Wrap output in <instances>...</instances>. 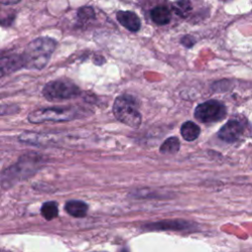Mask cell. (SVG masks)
I'll return each instance as SVG.
<instances>
[{
  "label": "cell",
  "mask_w": 252,
  "mask_h": 252,
  "mask_svg": "<svg viewBox=\"0 0 252 252\" xmlns=\"http://www.w3.org/2000/svg\"><path fill=\"white\" fill-rule=\"evenodd\" d=\"M173 10L176 15L181 18H186L192 10V6L189 0H178L172 4Z\"/></svg>",
  "instance_id": "cell-16"
},
{
  "label": "cell",
  "mask_w": 252,
  "mask_h": 252,
  "mask_svg": "<svg viewBox=\"0 0 252 252\" xmlns=\"http://www.w3.org/2000/svg\"><path fill=\"white\" fill-rule=\"evenodd\" d=\"M21 67H24V60L22 55L13 54L9 56H3L1 59V75L4 76L6 73L14 72Z\"/></svg>",
  "instance_id": "cell-10"
},
{
  "label": "cell",
  "mask_w": 252,
  "mask_h": 252,
  "mask_svg": "<svg viewBox=\"0 0 252 252\" xmlns=\"http://www.w3.org/2000/svg\"><path fill=\"white\" fill-rule=\"evenodd\" d=\"M113 114L117 120L131 128H138L142 116L138 110L135 99L127 94L118 96L113 103Z\"/></svg>",
  "instance_id": "cell-4"
},
{
  "label": "cell",
  "mask_w": 252,
  "mask_h": 252,
  "mask_svg": "<svg viewBox=\"0 0 252 252\" xmlns=\"http://www.w3.org/2000/svg\"><path fill=\"white\" fill-rule=\"evenodd\" d=\"M151 19L155 24L163 26L170 22L171 14L166 6L159 5L151 10Z\"/></svg>",
  "instance_id": "cell-11"
},
{
  "label": "cell",
  "mask_w": 252,
  "mask_h": 252,
  "mask_svg": "<svg viewBox=\"0 0 252 252\" xmlns=\"http://www.w3.org/2000/svg\"><path fill=\"white\" fill-rule=\"evenodd\" d=\"M181 43L186 46V47H192L195 43V38L192 37L191 35H184L182 38H181Z\"/></svg>",
  "instance_id": "cell-18"
},
{
  "label": "cell",
  "mask_w": 252,
  "mask_h": 252,
  "mask_svg": "<svg viewBox=\"0 0 252 252\" xmlns=\"http://www.w3.org/2000/svg\"><path fill=\"white\" fill-rule=\"evenodd\" d=\"M180 149V142L176 137L167 138L160 146L159 152L164 155L176 154Z\"/></svg>",
  "instance_id": "cell-14"
},
{
  "label": "cell",
  "mask_w": 252,
  "mask_h": 252,
  "mask_svg": "<svg viewBox=\"0 0 252 252\" xmlns=\"http://www.w3.org/2000/svg\"><path fill=\"white\" fill-rule=\"evenodd\" d=\"M148 229H158V230H193L196 225L190 221L183 220H161L158 222H152L145 225Z\"/></svg>",
  "instance_id": "cell-8"
},
{
  "label": "cell",
  "mask_w": 252,
  "mask_h": 252,
  "mask_svg": "<svg viewBox=\"0 0 252 252\" xmlns=\"http://www.w3.org/2000/svg\"><path fill=\"white\" fill-rule=\"evenodd\" d=\"M78 18L82 22H87L94 19V11L92 7H82L78 11Z\"/></svg>",
  "instance_id": "cell-17"
},
{
  "label": "cell",
  "mask_w": 252,
  "mask_h": 252,
  "mask_svg": "<svg viewBox=\"0 0 252 252\" xmlns=\"http://www.w3.org/2000/svg\"><path fill=\"white\" fill-rule=\"evenodd\" d=\"M88 115V110L77 106L65 107H47L39 108L31 112L28 119L31 123H43V122H59L71 121L78 118H83Z\"/></svg>",
  "instance_id": "cell-3"
},
{
  "label": "cell",
  "mask_w": 252,
  "mask_h": 252,
  "mask_svg": "<svg viewBox=\"0 0 252 252\" xmlns=\"http://www.w3.org/2000/svg\"><path fill=\"white\" fill-rule=\"evenodd\" d=\"M3 5H14L19 3L21 0H0Z\"/></svg>",
  "instance_id": "cell-19"
},
{
  "label": "cell",
  "mask_w": 252,
  "mask_h": 252,
  "mask_svg": "<svg viewBox=\"0 0 252 252\" xmlns=\"http://www.w3.org/2000/svg\"><path fill=\"white\" fill-rule=\"evenodd\" d=\"M65 211L74 218H83L88 212V205L79 200H70L65 204Z\"/></svg>",
  "instance_id": "cell-12"
},
{
  "label": "cell",
  "mask_w": 252,
  "mask_h": 252,
  "mask_svg": "<svg viewBox=\"0 0 252 252\" xmlns=\"http://www.w3.org/2000/svg\"><path fill=\"white\" fill-rule=\"evenodd\" d=\"M80 88L69 80H54L47 83L42 89L43 96L48 100H63L78 96Z\"/></svg>",
  "instance_id": "cell-5"
},
{
  "label": "cell",
  "mask_w": 252,
  "mask_h": 252,
  "mask_svg": "<svg viewBox=\"0 0 252 252\" xmlns=\"http://www.w3.org/2000/svg\"><path fill=\"white\" fill-rule=\"evenodd\" d=\"M40 213H41V216L47 220H51L55 219L58 216V205H57V203L54 202V201L44 203L41 206Z\"/></svg>",
  "instance_id": "cell-15"
},
{
  "label": "cell",
  "mask_w": 252,
  "mask_h": 252,
  "mask_svg": "<svg viewBox=\"0 0 252 252\" xmlns=\"http://www.w3.org/2000/svg\"><path fill=\"white\" fill-rule=\"evenodd\" d=\"M117 21L130 32H138L141 28L139 17L131 11H119L116 14Z\"/></svg>",
  "instance_id": "cell-9"
},
{
  "label": "cell",
  "mask_w": 252,
  "mask_h": 252,
  "mask_svg": "<svg viewBox=\"0 0 252 252\" xmlns=\"http://www.w3.org/2000/svg\"><path fill=\"white\" fill-rule=\"evenodd\" d=\"M194 116L203 123L218 122L226 116V107L219 100L210 99L200 103L195 108Z\"/></svg>",
  "instance_id": "cell-6"
},
{
  "label": "cell",
  "mask_w": 252,
  "mask_h": 252,
  "mask_svg": "<svg viewBox=\"0 0 252 252\" xmlns=\"http://www.w3.org/2000/svg\"><path fill=\"white\" fill-rule=\"evenodd\" d=\"M44 159L41 156L32 153L22 156L18 161L7 167L1 173V185L9 188L16 183L33 175L43 164Z\"/></svg>",
  "instance_id": "cell-1"
},
{
  "label": "cell",
  "mask_w": 252,
  "mask_h": 252,
  "mask_svg": "<svg viewBox=\"0 0 252 252\" xmlns=\"http://www.w3.org/2000/svg\"><path fill=\"white\" fill-rule=\"evenodd\" d=\"M56 45V41L47 36H40L31 41L22 55L24 67L28 69L41 70L49 62Z\"/></svg>",
  "instance_id": "cell-2"
},
{
  "label": "cell",
  "mask_w": 252,
  "mask_h": 252,
  "mask_svg": "<svg viewBox=\"0 0 252 252\" xmlns=\"http://www.w3.org/2000/svg\"><path fill=\"white\" fill-rule=\"evenodd\" d=\"M245 131V124L238 119H230L228 120L219 131L218 136L220 140L233 143L242 136Z\"/></svg>",
  "instance_id": "cell-7"
},
{
  "label": "cell",
  "mask_w": 252,
  "mask_h": 252,
  "mask_svg": "<svg viewBox=\"0 0 252 252\" xmlns=\"http://www.w3.org/2000/svg\"><path fill=\"white\" fill-rule=\"evenodd\" d=\"M180 133L184 140L186 141H195L200 135V128L197 124L192 121H186L182 124Z\"/></svg>",
  "instance_id": "cell-13"
},
{
  "label": "cell",
  "mask_w": 252,
  "mask_h": 252,
  "mask_svg": "<svg viewBox=\"0 0 252 252\" xmlns=\"http://www.w3.org/2000/svg\"><path fill=\"white\" fill-rule=\"evenodd\" d=\"M1 252H10V251H8V250H4V249H2V250H1Z\"/></svg>",
  "instance_id": "cell-20"
}]
</instances>
